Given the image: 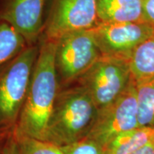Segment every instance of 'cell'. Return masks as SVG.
<instances>
[{
  "label": "cell",
  "instance_id": "obj_8",
  "mask_svg": "<svg viewBox=\"0 0 154 154\" xmlns=\"http://www.w3.org/2000/svg\"><path fill=\"white\" fill-rule=\"evenodd\" d=\"M93 34L102 57L128 60L138 46L154 34V26L146 22L99 23Z\"/></svg>",
  "mask_w": 154,
  "mask_h": 154
},
{
  "label": "cell",
  "instance_id": "obj_1",
  "mask_svg": "<svg viewBox=\"0 0 154 154\" xmlns=\"http://www.w3.org/2000/svg\"><path fill=\"white\" fill-rule=\"evenodd\" d=\"M55 42L41 38L22 112L15 131L44 140L50 114L59 90L54 67Z\"/></svg>",
  "mask_w": 154,
  "mask_h": 154
},
{
  "label": "cell",
  "instance_id": "obj_6",
  "mask_svg": "<svg viewBox=\"0 0 154 154\" xmlns=\"http://www.w3.org/2000/svg\"><path fill=\"white\" fill-rule=\"evenodd\" d=\"M42 38L56 41L71 32L93 29L99 24L98 0H48Z\"/></svg>",
  "mask_w": 154,
  "mask_h": 154
},
{
  "label": "cell",
  "instance_id": "obj_3",
  "mask_svg": "<svg viewBox=\"0 0 154 154\" xmlns=\"http://www.w3.org/2000/svg\"><path fill=\"white\" fill-rule=\"evenodd\" d=\"M38 44L26 47L0 68V130L16 127L29 86Z\"/></svg>",
  "mask_w": 154,
  "mask_h": 154
},
{
  "label": "cell",
  "instance_id": "obj_19",
  "mask_svg": "<svg viewBox=\"0 0 154 154\" xmlns=\"http://www.w3.org/2000/svg\"><path fill=\"white\" fill-rule=\"evenodd\" d=\"M131 154H154V140Z\"/></svg>",
  "mask_w": 154,
  "mask_h": 154
},
{
  "label": "cell",
  "instance_id": "obj_14",
  "mask_svg": "<svg viewBox=\"0 0 154 154\" xmlns=\"http://www.w3.org/2000/svg\"><path fill=\"white\" fill-rule=\"evenodd\" d=\"M138 127L154 128V78L135 82Z\"/></svg>",
  "mask_w": 154,
  "mask_h": 154
},
{
  "label": "cell",
  "instance_id": "obj_16",
  "mask_svg": "<svg viewBox=\"0 0 154 154\" xmlns=\"http://www.w3.org/2000/svg\"><path fill=\"white\" fill-rule=\"evenodd\" d=\"M61 149L63 154H104L103 148L88 137L62 146Z\"/></svg>",
  "mask_w": 154,
  "mask_h": 154
},
{
  "label": "cell",
  "instance_id": "obj_13",
  "mask_svg": "<svg viewBox=\"0 0 154 154\" xmlns=\"http://www.w3.org/2000/svg\"><path fill=\"white\" fill-rule=\"evenodd\" d=\"M29 46L26 39L12 25L0 19V68Z\"/></svg>",
  "mask_w": 154,
  "mask_h": 154
},
{
  "label": "cell",
  "instance_id": "obj_5",
  "mask_svg": "<svg viewBox=\"0 0 154 154\" xmlns=\"http://www.w3.org/2000/svg\"><path fill=\"white\" fill-rule=\"evenodd\" d=\"M132 80L128 60L101 56L76 83L85 88L101 109L115 101Z\"/></svg>",
  "mask_w": 154,
  "mask_h": 154
},
{
  "label": "cell",
  "instance_id": "obj_10",
  "mask_svg": "<svg viewBox=\"0 0 154 154\" xmlns=\"http://www.w3.org/2000/svg\"><path fill=\"white\" fill-rule=\"evenodd\" d=\"M144 0H98L99 23L145 22Z\"/></svg>",
  "mask_w": 154,
  "mask_h": 154
},
{
  "label": "cell",
  "instance_id": "obj_18",
  "mask_svg": "<svg viewBox=\"0 0 154 154\" xmlns=\"http://www.w3.org/2000/svg\"><path fill=\"white\" fill-rule=\"evenodd\" d=\"M143 16L145 22L154 26V0H144Z\"/></svg>",
  "mask_w": 154,
  "mask_h": 154
},
{
  "label": "cell",
  "instance_id": "obj_11",
  "mask_svg": "<svg viewBox=\"0 0 154 154\" xmlns=\"http://www.w3.org/2000/svg\"><path fill=\"white\" fill-rule=\"evenodd\" d=\"M154 140V128L137 127L117 135L103 148L104 154H131Z\"/></svg>",
  "mask_w": 154,
  "mask_h": 154
},
{
  "label": "cell",
  "instance_id": "obj_9",
  "mask_svg": "<svg viewBox=\"0 0 154 154\" xmlns=\"http://www.w3.org/2000/svg\"><path fill=\"white\" fill-rule=\"evenodd\" d=\"M48 0H0V19L12 25L29 45L38 44L45 24Z\"/></svg>",
  "mask_w": 154,
  "mask_h": 154
},
{
  "label": "cell",
  "instance_id": "obj_7",
  "mask_svg": "<svg viewBox=\"0 0 154 154\" xmlns=\"http://www.w3.org/2000/svg\"><path fill=\"white\" fill-rule=\"evenodd\" d=\"M137 127L136 86L133 79L115 101L99 109L94 126L86 137L103 149L117 135Z\"/></svg>",
  "mask_w": 154,
  "mask_h": 154
},
{
  "label": "cell",
  "instance_id": "obj_15",
  "mask_svg": "<svg viewBox=\"0 0 154 154\" xmlns=\"http://www.w3.org/2000/svg\"><path fill=\"white\" fill-rule=\"evenodd\" d=\"M14 131L18 154H63L60 146L47 140L19 134Z\"/></svg>",
  "mask_w": 154,
  "mask_h": 154
},
{
  "label": "cell",
  "instance_id": "obj_2",
  "mask_svg": "<svg viewBox=\"0 0 154 154\" xmlns=\"http://www.w3.org/2000/svg\"><path fill=\"white\" fill-rule=\"evenodd\" d=\"M98 112L91 96L80 84L59 88L44 140L62 147L86 138Z\"/></svg>",
  "mask_w": 154,
  "mask_h": 154
},
{
  "label": "cell",
  "instance_id": "obj_4",
  "mask_svg": "<svg viewBox=\"0 0 154 154\" xmlns=\"http://www.w3.org/2000/svg\"><path fill=\"white\" fill-rule=\"evenodd\" d=\"M54 42V67L59 88L76 83L101 57L93 29L71 32Z\"/></svg>",
  "mask_w": 154,
  "mask_h": 154
},
{
  "label": "cell",
  "instance_id": "obj_20",
  "mask_svg": "<svg viewBox=\"0 0 154 154\" xmlns=\"http://www.w3.org/2000/svg\"><path fill=\"white\" fill-rule=\"evenodd\" d=\"M14 129V128H13ZM11 130H0V152H1L2 149L4 145L7 141V138H8L9 134Z\"/></svg>",
  "mask_w": 154,
  "mask_h": 154
},
{
  "label": "cell",
  "instance_id": "obj_12",
  "mask_svg": "<svg viewBox=\"0 0 154 154\" xmlns=\"http://www.w3.org/2000/svg\"><path fill=\"white\" fill-rule=\"evenodd\" d=\"M128 63L134 82L154 78V34L138 46Z\"/></svg>",
  "mask_w": 154,
  "mask_h": 154
},
{
  "label": "cell",
  "instance_id": "obj_17",
  "mask_svg": "<svg viewBox=\"0 0 154 154\" xmlns=\"http://www.w3.org/2000/svg\"><path fill=\"white\" fill-rule=\"evenodd\" d=\"M14 130V128L11 131L7 141L0 152V154H18Z\"/></svg>",
  "mask_w": 154,
  "mask_h": 154
}]
</instances>
